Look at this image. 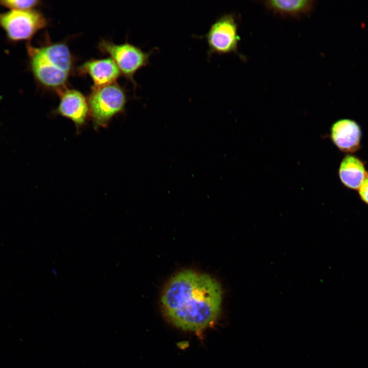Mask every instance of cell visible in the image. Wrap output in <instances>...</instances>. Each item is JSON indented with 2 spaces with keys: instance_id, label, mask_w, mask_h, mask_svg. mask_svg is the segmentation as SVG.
<instances>
[{
  "instance_id": "1",
  "label": "cell",
  "mask_w": 368,
  "mask_h": 368,
  "mask_svg": "<svg viewBox=\"0 0 368 368\" xmlns=\"http://www.w3.org/2000/svg\"><path fill=\"white\" fill-rule=\"evenodd\" d=\"M220 283L205 273L185 270L168 282L161 296L167 318L181 329L198 332L212 325L221 309Z\"/></svg>"
},
{
  "instance_id": "2",
  "label": "cell",
  "mask_w": 368,
  "mask_h": 368,
  "mask_svg": "<svg viewBox=\"0 0 368 368\" xmlns=\"http://www.w3.org/2000/svg\"><path fill=\"white\" fill-rule=\"evenodd\" d=\"M29 66L38 85L56 93L65 88L74 71L75 58L64 42L48 40L39 46L27 44Z\"/></svg>"
},
{
  "instance_id": "3",
  "label": "cell",
  "mask_w": 368,
  "mask_h": 368,
  "mask_svg": "<svg viewBox=\"0 0 368 368\" xmlns=\"http://www.w3.org/2000/svg\"><path fill=\"white\" fill-rule=\"evenodd\" d=\"M87 99L89 116L96 130L107 127L115 116L123 113L127 101L126 91L116 82L93 86Z\"/></svg>"
},
{
  "instance_id": "4",
  "label": "cell",
  "mask_w": 368,
  "mask_h": 368,
  "mask_svg": "<svg viewBox=\"0 0 368 368\" xmlns=\"http://www.w3.org/2000/svg\"><path fill=\"white\" fill-rule=\"evenodd\" d=\"M99 50L109 55L118 67L121 73L129 80L133 86H136L134 76L142 68L150 64V58L156 49L149 52L127 41L117 44L112 41L101 39L98 44Z\"/></svg>"
},
{
  "instance_id": "5",
  "label": "cell",
  "mask_w": 368,
  "mask_h": 368,
  "mask_svg": "<svg viewBox=\"0 0 368 368\" xmlns=\"http://www.w3.org/2000/svg\"><path fill=\"white\" fill-rule=\"evenodd\" d=\"M48 25L44 15L34 9L0 13V27L8 40L13 42L29 40Z\"/></svg>"
},
{
  "instance_id": "6",
  "label": "cell",
  "mask_w": 368,
  "mask_h": 368,
  "mask_svg": "<svg viewBox=\"0 0 368 368\" xmlns=\"http://www.w3.org/2000/svg\"><path fill=\"white\" fill-rule=\"evenodd\" d=\"M204 38L208 46V58L215 54L233 53L239 55L238 47L240 38L236 15L225 13L218 17L211 24Z\"/></svg>"
},
{
  "instance_id": "7",
  "label": "cell",
  "mask_w": 368,
  "mask_h": 368,
  "mask_svg": "<svg viewBox=\"0 0 368 368\" xmlns=\"http://www.w3.org/2000/svg\"><path fill=\"white\" fill-rule=\"evenodd\" d=\"M57 93L59 102L55 113L71 120L79 131L90 117L87 98L80 91L67 87Z\"/></svg>"
},
{
  "instance_id": "8",
  "label": "cell",
  "mask_w": 368,
  "mask_h": 368,
  "mask_svg": "<svg viewBox=\"0 0 368 368\" xmlns=\"http://www.w3.org/2000/svg\"><path fill=\"white\" fill-rule=\"evenodd\" d=\"M330 136L333 143L342 152L353 153L361 148L362 130L354 120L342 119L334 122L331 127Z\"/></svg>"
},
{
  "instance_id": "9",
  "label": "cell",
  "mask_w": 368,
  "mask_h": 368,
  "mask_svg": "<svg viewBox=\"0 0 368 368\" xmlns=\"http://www.w3.org/2000/svg\"><path fill=\"white\" fill-rule=\"evenodd\" d=\"M77 72L80 76H89L94 83V86L115 83L121 74L114 61L109 57L86 61L77 67Z\"/></svg>"
},
{
  "instance_id": "10",
  "label": "cell",
  "mask_w": 368,
  "mask_h": 368,
  "mask_svg": "<svg viewBox=\"0 0 368 368\" xmlns=\"http://www.w3.org/2000/svg\"><path fill=\"white\" fill-rule=\"evenodd\" d=\"M338 176L342 185L351 190H357L367 176L364 162L358 157L348 154L340 162Z\"/></svg>"
},
{
  "instance_id": "11",
  "label": "cell",
  "mask_w": 368,
  "mask_h": 368,
  "mask_svg": "<svg viewBox=\"0 0 368 368\" xmlns=\"http://www.w3.org/2000/svg\"><path fill=\"white\" fill-rule=\"evenodd\" d=\"M263 4L274 15L293 18L310 15L315 5V1L310 0H270L263 1Z\"/></svg>"
},
{
  "instance_id": "12",
  "label": "cell",
  "mask_w": 368,
  "mask_h": 368,
  "mask_svg": "<svg viewBox=\"0 0 368 368\" xmlns=\"http://www.w3.org/2000/svg\"><path fill=\"white\" fill-rule=\"evenodd\" d=\"M38 0H1L0 6L14 10H29L34 9L40 5Z\"/></svg>"
},
{
  "instance_id": "13",
  "label": "cell",
  "mask_w": 368,
  "mask_h": 368,
  "mask_svg": "<svg viewBox=\"0 0 368 368\" xmlns=\"http://www.w3.org/2000/svg\"><path fill=\"white\" fill-rule=\"evenodd\" d=\"M358 194L361 200L368 205V173L358 189Z\"/></svg>"
}]
</instances>
